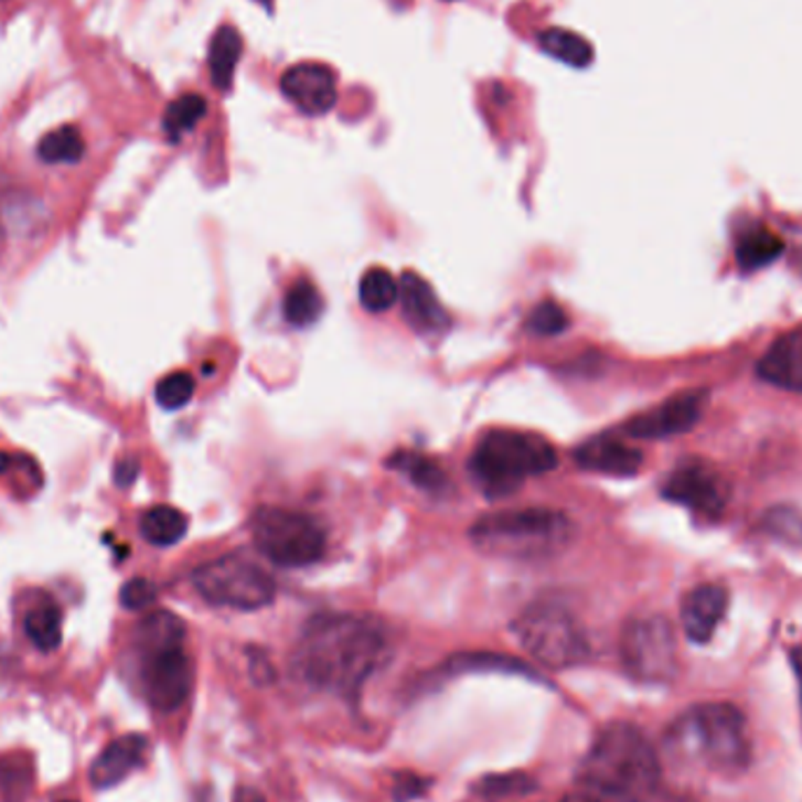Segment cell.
<instances>
[{
    "label": "cell",
    "mask_w": 802,
    "mask_h": 802,
    "mask_svg": "<svg viewBox=\"0 0 802 802\" xmlns=\"http://www.w3.org/2000/svg\"><path fill=\"white\" fill-rule=\"evenodd\" d=\"M575 462L589 472L633 477L643 468V453L622 439L596 437L575 451Z\"/></svg>",
    "instance_id": "2e32d148"
},
{
    "label": "cell",
    "mask_w": 802,
    "mask_h": 802,
    "mask_svg": "<svg viewBox=\"0 0 802 802\" xmlns=\"http://www.w3.org/2000/svg\"><path fill=\"white\" fill-rule=\"evenodd\" d=\"M389 652L383 624L364 614L314 618L293 650V671L312 687L354 695Z\"/></svg>",
    "instance_id": "6da1fadb"
},
{
    "label": "cell",
    "mask_w": 802,
    "mask_h": 802,
    "mask_svg": "<svg viewBox=\"0 0 802 802\" xmlns=\"http://www.w3.org/2000/svg\"><path fill=\"white\" fill-rule=\"evenodd\" d=\"M783 252V242L772 231H751L737 242V264L744 270H758L770 266Z\"/></svg>",
    "instance_id": "d4e9b609"
},
{
    "label": "cell",
    "mask_w": 802,
    "mask_h": 802,
    "mask_svg": "<svg viewBox=\"0 0 802 802\" xmlns=\"http://www.w3.org/2000/svg\"><path fill=\"white\" fill-rule=\"evenodd\" d=\"M564 802H641L639 798H631L624 793H614L601 787H591V783H577V789L570 791Z\"/></svg>",
    "instance_id": "836d02e7"
},
{
    "label": "cell",
    "mask_w": 802,
    "mask_h": 802,
    "mask_svg": "<svg viewBox=\"0 0 802 802\" xmlns=\"http://www.w3.org/2000/svg\"><path fill=\"white\" fill-rule=\"evenodd\" d=\"M798 662H800V669H802V648H800V652H798Z\"/></svg>",
    "instance_id": "60d3db41"
},
{
    "label": "cell",
    "mask_w": 802,
    "mask_h": 802,
    "mask_svg": "<svg viewBox=\"0 0 802 802\" xmlns=\"http://www.w3.org/2000/svg\"><path fill=\"white\" fill-rule=\"evenodd\" d=\"M258 3H264V6H266V8H268V10H270V8H272V0H258Z\"/></svg>",
    "instance_id": "ab89813d"
},
{
    "label": "cell",
    "mask_w": 802,
    "mask_h": 802,
    "mask_svg": "<svg viewBox=\"0 0 802 802\" xmlns=\"http://www.w3.org/2000/svg\"><path fill=\"white\" fill-rule=\"evenodd\" d=\"M399 301V279L385 268H371L360 279V303L368 312H385Z\"/></svg>",
    "instance_id": "4316f807"
},
{
    "label": "cell",
    "mask_w": 802,
    "mask_h": 802,
    "mask_svg": "<svg viewBox=\"0 0 802 802\" xmlns=\"http://www.w3.org/2000/svg\"><path fill=\"white\" fill-rule=\"evenodd\" d=\"M33 783V770L26 756L10 753L0 758V798L20 802L29 795Z\"/></svg>",
    "instance_id": "f546056e"
},
{
    "label": "cell",
    "mask_w": 802,
    "mask_h": 802,
    "mask_svg": "<svg viewBox=\"0 0 802 802\" xmlns=\"http://www.w3.org/2000/svg\"><path fill=\"white\" fill-rule=\"evenodd\" d=\"M141 535L156 547H172L181 543L189 531V518L172 505H156L146 510L141 516Z\"/></svg>",
    "instance_id": "ffe728a7"
},
{
    "label": "cell",
    "mask_w": 802,
    "mask_h": 802,
    "mask_svg": "<svg viewBox=\"0 0 802 802\" xmlns=\"http://www.w3.org/2000/svg\"><path fill=\"white\" fill-rule=\"evenodd\" d=\"M727 610V591L720 585H699L687 591L681 606L685 637L693 643H708Z\"/></svg>",
    "instance_id": "9a60e30c"
},
{
    "label": "cell",
    "mask_w": 802,
    "mask_h": 802,
    "mask_svg": "<svg viewBox=\"0 0 802 802\" xmlns=\"http://www.w3.org/2000/svg\"><path fill=\"white\" fill-rule=\"evenodd\" d=\"M285 97L306 116H327L339 101L335 73L317 62H303L285 71L282 76Z\"/></svg>",
    "instance_id": "4fadbf2b"
},
{
    "label": "cell",
    "mask_w": 802,
    "mask_h": 802,
    "mask_svg": "<svg viewBox=\"0 0 802 802\" xmlns=\"http://www.w3.org/2000/svg\"><path fill=\"white\" fill-rule=\"evenodd\" d=\"M556 464L558 453L545 437L493 430L472 451L470 474L491 498H500L514 493L531 477L552 472Z\"/></svg>",
    "instance_id": "5b68a950"
},
{
    "label": "cell",
    "mask_w": 802,
    "mask_h": 802,
    "mask_svg": "<svg viewBox=\"0 0 802 802\" xmlns=\"http://www.w3.org/2000/svg\"><path fill=\"white\" fill-rule=\"evenodd\" d=\"M24 629L31 643L39 650L43 652L57 650L62 645V610L52 603L33 608L26 614Z\"/></svg>",
    "instance_id": "f1b7e54d"
},
{
    "label": "cell",
    "mask_w": 802,
    "mask_h": 802,
    "mask_svg": "<svg viewBox=\"0 0 802 802\" xmlns=\"http://www.w3.org/2000/svg\"><path fill=\"white\" fill-rule=\"evenodd\" d=\"M573 521L549 507L495 512L470 528L477 549L514 562H537L566 549L573 539Z\"/></svg>",
    "instance_id": "277c9868"
},
{
    "label": "cell",
    "mask_w": 802,
    "mask_h": 802,
    "mask_svg": "<svg viewBox=\"0 0 802 802\" xmlns=\"http://www.w3.org/2000/svg\"><path fill=\"white\" fill-rule=\"evenodd\" d=\"M256 547L272 564L301 568L320 562L327 549L324 528L308 514L282 507H260L252 516Z\"/></svg>",
    "instance_id": "52a82bcc"
},
{
    "label": "cell",
    "mask_w": 802,
    "mask_h": 802,
    "mask_svg": "<svg viewBox=\"0 0 802 802\" xmlns=\"http://www.w3.org/2000/svg\"><path fill=\"white\" fill-rule=\"evenodd\" d=\"M233 802H266V800H264V795L256 793L254 789H239L235 793V800Z\"/></svg>",
    "instance_id": "74e56055"
},
{
    "label": "cell",
    "mask_w": 802,
    "mask_h": 802,
    "mask_svg": "<svg viewBox=\"0 0 802 802\" xmlns=\"http://www.w3.org/2000/svg\"><path fill=\"white\" fill-rule=\"evenodd\" d=\"M662 495L699 514L716 516L730 502V483L712 464L693 460L669 474Z\"/></svg>",
    "instance_id": "8fae6325"
},
{
    "label": "cell",
    "mask_w": 802,
    "mask_h": 802,
    "mask_svg": "<svg viewBox=\"0 0 802 802\" xmlns=\"http://www.w3.org/2000/svg\"><path fill=\"white\" fill-rule=\"evenodd\" d=\"M282 310H285V320L289 324L308 327L320 320V314L324 310L322 293L317 291V287L312 282H308V279H298V282H293L287 289Z\"/></svg>",
    "instance_id": "603a6c76"
},
{
    "label": "cell",
    "mask_w": 802,
    "mask_h": 802,
    "mask_svg": "<svg viewBox=\"0 0 802 802\" xmlns=\"http://www.w3.org/2000/svg\"><path fill=\"white\" fill-rule=\"evenodd\" d=\"M207 116V99L200 95H183L174 99L164 110L162 129L172 141H179L183 135H189L195 125Z\"/></svg>",
    "instance_id": "83f0119b"
},
{
    "label": "cell",
    "mask_w": 802,
    "mask_h": 802,
    "mask_svg": "<svg viewBox=\"0 0 802 802\" xmlns=\"http://www.w3.org/2000/svg\"><path fill=\"white\" fill-rule=\"evenodd\" d=\"M662 764L655 746L637 725L612 723L594 739L582 762L580 781L631 798H643L657 789Z\"/></svg>",
    "instance_id": "3957f363"
},
{
    "label": "cell",
    "mask_w": 802,
    "mask_h": 802,
    "mask_svg": "<svg viewBox=\"0 0 802 802\" xmlns=\"http://www.w3.org/2000/svg\"><path fill=\"white\" fill-rule=\"evenodd\" d=\"M195 395V378L189 371H174L170 376L160 378L156 385V399L167 411H177L183 408Z\"/></svg>",
    "instance_id": "4dcf8cb0"
},
{
    "label": "cell",
    "mask_w": 802,
    "mask_h": 802,
    "mask_svg": "<svg viewBox=\"0 0 802 802\" xmlns=\"http://www.w3.org/2000/svg\"><path fill=\"white\" fill-rule=\"evenodd\" d=\"M669 744L706 770L737 777L751 764V735L744 714L725 702L697 704L671 725Z\"/></svg>",
    "instance_id": "7a4b0ae2"
},
{
    "label": "cell",
    "mask_w": 802,
    "mask_h": 802,
    "mask_svg": "<svg viewBox=\"0 0 802 802\" xmlns=\"http://www.w3.org/2000/svg\"><path fill=\"white\" fill-rule=\"evenodd\" d=\"M137 477H139V460L127 458V460H120L116 464V483L120 489L132 486V483L137 481Z\"/></svg>",
    "instance_id": "d590c367"
},
{
    "label": "cell",
    "mask_w": 802,
    "mask_h": 802,
    "mask_svg": "<svg viewBox=\"0 0 802 802\" xmlns=\"http://www.w3.org/2000/svg\"><path fill=\"white\" fill-rule=\"evenodd\" d=\"M620 652L629 674L641 683H666L676 676V631L662 614L631 620L622 631Z\"/></svg>",
    "instance_id": "9c48e42d"
},
{
    "label": "cell",
    "mask_w": 802,
    "mask_h": 802,
    "mask_svg": "<svg viewBox=\"0 0 802 802\" xmlns=\"http://www.w3.org/2000/svg\"><path fill=\"white\" fill-rule=\"evenodd\" d=\"M533 787L531 779L524 774H507V777H489L479 783V791L486 795H505V793H521Z\"/></svg>",
    "instance_id": "e575fe53"
},
{
    "label": "cell",
    "mask_w": 802,
    "mask_h": 802,
    "mask_svg": "<svg viewBox=\"0 0 802 802\" xmlns=\"http://www.w3.org/2000/svg\"><path fill=\"white\" fill-rule=\"evenodd\" d=\"M10 468V456L0 451V474H6Z\"/></svg>",
    "instance_id": "f35d334b"
},
{
    "label": "cell",
    "mask_w": 802,
    "mask_h": 802,
    "mask_svg": "<svg viewBox=\"0 0 802 802\" xmlns=\"http://www.w3.org/2000/svg\"><path fill=\"white\" fill-rule=\"evenodd\" d=\"M60 802H73V800H60Z\"/></svg>",
    "instance_id": "b9f144b4"
},
{
    "label": "cell",
    "mask_w": 802,
    "mask_h": 802,
    "mask_svg": "<svg viewBox=\"0 0 802 802\" xmlns=\"http://www.w3.org/2000/svg\"><path fill=\"white\" fill-rule=\"evenodd\" d=\"M85 156V139L76 125L52 129L39 143V158L47 164H73Z\"/></svg>",
    "instance_id": "484cf974"
},
{
    "label": "cell",
    "mask_w": 802,
    "mask_h": 802,
    "mask_svg": "<svg viewBox=\"0 0 802 802\" xmlns=\"http://www.w3.org/2000/svg\"><path fill=\"white\" fill-rule=\"evenodd\" d=\"M399 301L406 322L423 335H437L449 329L451 317L441 306L432 285L416 272H404L399 277Z\"/></svg>",
    "instance_id": "5bb4252c"
},
{
    "label": "cell",
    "mask_w": 802,
    "mask_h": 802,
    "mask_svg": "<svg viewBox=\"0 0 802 802\" xmlns=\"http://www.w3.org/2000/svg\"><path fill=\"white\" fill-rule=\"evenodd\" d=\"M158 599V587L146 580V577H135L122 585L120 589V603L127 610H143L148 606H153Z\"/></svg>",
    "instance_id": "d6a6232c"
},
{
    "label": "cell",
    "mask_w": 802,
    "mask_h": 802,
    "mask_svg": "<svg viewBox=\"0 0 802 802\" xmlns=\"http://www.w3.org/2000/svg\"><path fill=\"white\" fill-rule=\"evenodd\" d=\"M779 521H781V528H783V533H789V537H795L798 539V543L802 545V524H791V516H779Z\"/></svg>",
    "instance_id": "8d00e7d4"
},
{
    "label": "cell",
    "mask_w": 802,
    "mask_h": 802,
    "mask_svg": "<svg viewBox=\"0 0 802 802\" xmlns=\"http://www.w3.org/2000/svg\"><path fill=\"white\" fill-rule=\"evenodd\" d=\"M762 381L781 389L802 392V329L781 335L758 362Z\"/></svg>",
    "instance_id": "ac0fdd59"
},
{
    "label": "cell",
    "mask_w": 802,
    "mask_h": 802,
    "mask_svg": "<svg viewBox=\"0 0 802 802\" xmlns=\"http://www.w3.org/2000/svg\"><path fill=\"white\" fill-rule=\"evenodd\" d=\"M242 35L233 26H221L210 43V73L216 89L228 92L233 87L235 68L242 57Z\"/></svg>",
    "instance_id": "d6986e66"
},
{
    "label": "cell",
    "mask_w": 802,
    "mask_h": 802,
    "mask_svg": "<svg viewBox=\"0 0 802 802\" xmlns=\"http://www.w3.org/2000/svg\"><path fill=\"white\" fill-rule=\"evenodd\" d=\"M143 660L148 702L162 714L177 712L189 699L193 687V666L183 645L143 652Z\"/></svg>",
    "instance_id": "30bf717a"
},
{
    "label": "cell",
    "mask_w": 802,
    "mask_h": 802,
    "mask_svg": "<svg viewBox=\"0 0 802 802\" xmlns=\"http://www.w3.org/2000/svg\"><path fill=\"white\" fill-rule=\"evenodd\" d=\"M514 633L528 655L552 669L580 664L589 655V641L575 614L556 603H535L518 614Z\"/></svg>",
    "instance_id": "8992f818"
},
{
    "label": "cell",
    "mask_w": 802,
    "mask_h": 802,
    "mask_svg": "<svg viewBox=\"0 0 802 802\" xmlns=\"http://www.w3.org/2000/svg\"><path fill=\"white\" fill-rule=\"evenodd\" d=\"M387 468L406 474V479H411L423 491H441L446 483V472L441 470V464L423 453H395L387 460Z\"/></svg>",
    "instance_id": "cb8c5ba5"
},
{
    "label": "cell",
    "mask_w": 802,
    "mask_h": 802,
    "mask_svg": "<svg viewBox=\"0 0 802 802\" xmlns=\"http://www.w3.org/2000/svg\"><path fill=\"white\" fill-rule=\"evenodd\" d=\"M708 399L712 395L704 387L678 392L660 406L633 418L624 430L633 439H669L685 435L702 420Z\"/></svg>",
    "instance_id": "7c38bea8"
},
{
    "label": "cell",
    "mask_w": 802,
    "mask_h": 802,
    "mask_svg": "<svg viewBox=\"0 0 802 802\" xmlns=\"http://www.w3.org/2000/svg\"><path fill=\"white\" fill-rule=\"evenodd\" d=\"M531 329L539 335H556L568 329V314L556 303H539L531 314Z\"/></svg>",
    "instance_id": "1f68e13d"
},
{
    "label": "cell",
    "mask_w": 802,
    "mask_h": 802,
    "mask_svg": "<svg viewBox=\"0 0 802 802\" xmlns=\"http://www.w3.org/2000/svg\"><path fill=\"white\" fill-rule=\"evenodd\" d=\"M193 585L204 601L233 610H258L275 601V580L239 554H228L200 566Z\"/></svg>",
    "instance_id": "ba28073f"
},
{
    "label": "cell",
    "mask_w": 802,
    "mask_h": 802,
    "mask_svg": "<svg viewBox=\"0 0 802 802\" xmlns=\"http://www.w3.org/2000/svg\"><path fill=\"white\" fill-rule=\"evenodd\" d=\"M537 43L549 57L575 68H587L594 62V45L580 33L568 29H545L537 35Z\"/></svg>",
    "instance_id": "44dd1931"
},
{
    "label": "cell",
    "mask_w": 802,
    "mask_h": 802,
    "mask_svg": "<svg viewBox=\"0 0 802 802\" xmlns=\"http://www.w3.org/2000/svg\"><path fill=\"white\" fill-rule=\"evenodd\" d=\"M146 753V739L141 735H125L110 741L89 768V781L97 789H110L132 772Z\"/></svg>",
    "instance_id": "e0dca14e"
},
{
    "label": "cell",
    "mask_w": 802,
    "mask_h": 802,
    "mask_svg": "<svg viewBox=\"0 0 802 802\" xmlns=\"http://www.w3.org/2000/svg\"><path fill=\"white\" fill-rule=\"evenodd\" d=\"M185 641V627L172 612L158 610L139 624L137 629V645L143 652H153L172 645H183Z\"/></svg>",
    "instance_id": "7402d4cb"
}]
</instances>
